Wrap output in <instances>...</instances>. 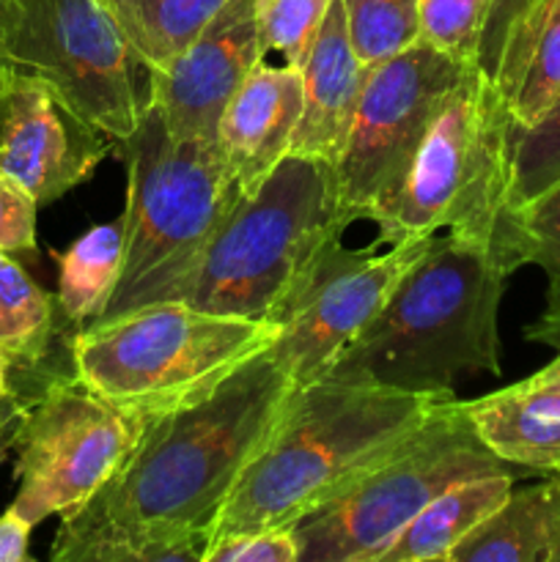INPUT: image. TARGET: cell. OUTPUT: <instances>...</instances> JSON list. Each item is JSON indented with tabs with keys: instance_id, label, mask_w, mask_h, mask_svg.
Wrapping results in <instances>:
<instances>
[{
	"instance_id": "obj_1",
	"label": "cell",
	"mask_w": 560,
	"mask_h": 562,
	"mask_svg": "<svg viewBox=\"0 0 560 562\" xmlns=\"http://www.w3.org/2000/svg\"><path fill=\"white\" fill-rule=\"evenodd\" d=\"M261 351L201 401L148 417L119 472L60 516L55 562H203L209 527L291 393Z\"/></svg>"
},
{
	"instance_id": "obj_2",
	"label": "cell",
	"mask_w": 560,
	"mask_h": 562,
	"mask_svg": "<svg viewBox=\"0 0 560 562\" xmlns=\"http://www.w3.org/2000/svg\"><path fill=\"white\" fill-rule=\"evenodd\" d=\"M511 269L459 236H434L388 302L324 376L415 395H453L456 379L500 376V305Z\"/></svg>"
},
{
	"instance_id": "obj_3",
	"label": "cell",
	"mask_w": 560,
	"mask_h": 562,
	"mask_svg": "<svg viewBox=\"0 0 560 562\" xmlns=\"http://www.w3.org/2000/svg\"><path fill=\"white\" fill-rule=\"evenodd\" d=\"M357 379L322 376L294 387L258 453L209 527V541L291 527L346 477L406 437L439 401Z\"/></svg>"
},
{
	"instance_id": "obj_4",
	"label": "cell",
	"mask_w": 560,
	"mask_h": 562,
	"mask_svg": "<svg viewBox=\"0 0 560 562\" xmlns=\"http://www.w3.org/2000/svg\"><path fill=\"white\" fill-rule=\"evenodd\" d=\"M514 121L481 64L467 66L399 184L371 206L377 245L453 236L486 247L511 272L527 267L525 220L511 184Z\"/></svg>"
},
{
	"instance_id": "obj_5",
	"label": "cell",
	"mask_w": 560,
	"mask_h": 562,
	"mask_svg": "<svg viewBox=\"0 0 560 562\" xmlns=\"http://www.w3.org/2000/svg\"><path fill=\"white\" fill-rule=\"evenodd\" d=\"M335 165L280 159L253 192H242L203 252L184 302L209 313L280 324L291 302L346 228Z\"/></svg>"
},
{
	"instance_id": "obj_6",
	"label": "cell",
	"mask_w": 560,
	"mask_h": 562,
	"mask_svg": "<svg viewBox=\"0 0 560 562\" xmlns=\"http://www.w3.org/2000/svg\"><path fill=\"white\" fill-rule=\"evenodd\" d=\"M113 151L126 168L124 261L97 322L184 302L209 241L242 195L220 143L173 137L152 104Z\"/></svg>"
},
{
	"instance_id": "obj_7",
	"label": "cell",
	"mask_w": 560,
	"mask_h": 562,
	"mask_svg": "<svg viewBox=\"0 0 560 562\" xmlns=\"http://www.w3.org/2000/svg\"><path fill=\"white\" fill-rule=\"evenodd\" d=\"M278 333L272 322L157 302L82 327L69 346L71 371L93 393L154 417L201 401Z\"/></svg>"
},
{
	"instance_id": "obj_8",
	"label": "cell",
	"mask_w": 560,
	"mask_h": 562,
	"mask_svg": "<svg viewBox=\"0 0 560 562\" xmlns=\"http://www.w3.org/2000/svg\"><path fill=\"white\" fill-rule=\"evenodd\" d=\"M478 437L467 401H439L401 442L346 477L291 525L300 562H377L437 494L467 477L508 472Z\"/></svg>"
},
{
	"instance_id": "obj_9",
	"label": "cell",
	"mask_w": 560,
	"mask_h": 562,
	"mask_svg": "<svg viewBox=\"0 0 560 562\" xmlns=\"http://www.w3.org/2000/svg\"><path fill=\"white\" fill-rule=\"evenodd\" d=\"M0 60L47 80L113 143L148 110L146 69L102 0H0Z\"/></svg>"
},
{
	"instance_id": "obj_10",
	"label": "cell",
	"mask_w": 560,
	"mask_h": 562,
	"mask_svg": "<svg viewBox=\"0 0 560 562\" xmlns=\"http://www.w3.org/2000/svg\"><path fill=\"white\" fill-rule=\"evenodd\" d=\"M148 415L113 404L71 373H53L16 431L14 508L33 527L86 505L135 450Z\"/></svg>"
},
{
	"instance_id": "obj_11",
	"label": "cell",
	"mask_w": 560,
	"mask_h": 562,
	"mask_svg": "<svg viewBox=\"0 0 560 562\" xmlns=\"http://www.w3.org/2000/svg\"><path fill=\"white\" fill-rule=\"evenodd\" d=\"M464 69L432 44L417 42L366 71L351 132L335 162L340 201L357 220H366L373 203L399 184Z\"/></svg>"
},
{
	"instance_id": "obj_12",
	"label": "cell",
	"mask_w": 560,
	"mask_h": 562,
	"mask_svg": "<svg viewBox=\"0 0 560 562\" xmlns=\"http://www.w3.org/2000/svg\"><path fill=\"white\" fill-rule=\"evenodd\" d=\"M432 239L434 236H412L388 245L382 256L377 245L346 250L340 241L324 256L280 318V333L269 346V355L283 368L291 387L316 382L335 366Z\"/></svg>"
},
{
	"instance_id": "obj_13",
	"label": "cell",
	"mask_w": 560,
	"mask_h": 562,
	"mask_svg": "<svg viewBox=\"0 0 560 562\" xmlns=\"http://www.w3.org/2000/svg\"><path fill=\"white\" fill-rule=\"evenodd\" d=\"M113 148L47 80L0 60V173L38 206L91 179Z\"/></svg>"
},
{
	"instance_id": "obj_14",
	"label": "cell",
	"mask_w": 560,
	"mask_h": 562,
	"mask_svg": "<svg viewBox=\"0 0 560 562\" xmlns=\"http://www.w3.org/2000/svg\"><path fill=\"white\" fill-rule=\"evenodd\" d=\"M264 55L256 0H228L184 53L148 71V104L173 137L214 143L225 108Z\"/></svg>"
},
{
	"instance_id": "obj_15",
	"label": "cell",
	"mask_w": 560,
	"mask_h": 562,
	"mask_svg": "<svg viewBox=\"0 0 560 562\" xmlns=\"http://www.w3.org/2000/svg\"><path fill=\"white\" fill-rule=\"evenodd\" d=\"M302 113V71L258 64L220 121L217 143L242 192H253L289 157Z\"/></svg>"
},
{
	"instance_id": "obj_16",
	"label": "cell",
	"mask_w": 560,
	"mask_h": 562,
	"mask_svg": "<svg viewBox=\"0 0 560 562\" xmlns=\"http://www.w3.org/2000/svg\"><path fill=\"white\" fill-rule=\"evenodd\" d=\"M300 71L302 113L289 154L335 165L351 132L368 71L351 47L340 0L329 5Z\"/></svg>"
},
{
	"instance_id": "obj_17",
	"label": "cell",
	"mask_w": 560,
	"mask_h": 562,
	"mask_svg": "<svg viewBox=\"0 0 560 562\" xmlns=\"http://www.w3.org/2000/svg\"><path fill=\"white\" fill-rule=\"evenodd\" d=\"M467 415L505 464L560 475V395L536 376L467 401Z\"/></svg>"
},
{
	"instance_id": "obj_18",
	"label": "cell",
	"mask_w": 560,
	"mask_h": 562,
	"mask_svg": "<svg viewBox=\"0 0 560 562\" xmlns=\"http://www.w3.org/2000/svg\"><path fill=\"white\" fill-rule=\"evenodd\" d=\"M514 130H527L560 97V0H533L489 71Z\"/></svg>"
},
{
	"instance_id": "obj_19",
	"label": "cell",
	"mask_w": 560,
	"mask_h": 562,
	"mask_svg": "<svg viewBox=\"0 0 560 562\" xmlns=\"http://www.w3.org/2000/svg\"><path fill=\"white\" fill-rule=\"evenodd\" d=\"M560 547V477L511 488L508 497L461 538L448 562H552Z\"/></svg>"
},
{
	"instance_id": "obj_20",
	"label": "cell",
	"mask_w": 560,
	"mask_h": 562,
	"mask_svg": "<svg viewBox=\"0 0 560 562\" xmlns=\"http://www.w3.org/2000/svg\"><path fill=\"white\" fill-rule=\"evenodd\" d=\"M514 481L508 470L453 483L395 536L377 562H448L456 543L508 497Z\"/></svg>"
},
{
	"instance_id": "obj_21",
	"label": "cell",
	"mask_w": 560,
	"mask_h": 562,
	"mask_svg": "<svg viewBox=\"0 0 560 562\" xmlns=\"http://www.w3.org/2000/svg\"><path fill=\"white\" fill-rule=\"evenodd\" d=\"M228 0H102L146 71L184 53Z\"/></svg>"
},
{
	"instance_id": "obj_22",
	"label": "cell",
	"mask_w": 560,
	"mask_h": 562,
	"mask_svg": "<svg viewBox=\"0 0 560 562\" xmlns=\"http://www.w3.org/2000/svg\"><path fill=\"white\" fill-rule=\"evenodd\" d=\"M124 261V217L99 223L58 256V302L66 322L88 327L108 307Z\"/></svg>"
},
{
	"instance_id": "obj_23",
	"label": "cell",
	"mask_w": 560,
	"mask_h": 562,
	"mask_svg": "<svg viewBox=\"0 0 560 562\" xmlns=\"http://www.w3.org/2000/svg\"><path fill=\"white\" fill-rule=\"evenodd\" d=\"M58 302L9 256L0 252V346L25 373H42L55 340Z\"/></svg>"
},
{
	"instance_id": "obj_24",
	"label": "cell",
	"mask_w": 560,
	"mask_h": 562,
	"mask_svg": "<svg viewBox=\"0 0 560 562\" xmlns=\"http://www.w3.org/2000/svg\"><path fill=\"white\" fill-rule=\"evenodd\" d=\"M351 47L366 69L421 42L417 0H340Z\"/></svg>"
},
{
	"instance_id": "obj_25",
	"label": "cell",
	"mask_w": 560,
	"mask_h": 562,
	"mask_svg": "<svg viewBox=\"0 0 560 562\" xmlns=\"http://www.w3.org/2000/svg\"><path fill=\"white\" fill-rule=\"evenodd\" d=\"M560 181V97L527 130H514L511 184L516 209H525Z\"/></svg>"
},
{
	"instance_id": "obj_26",
	"label": "cell",
	"mask_w": 560,
	"mask_h": 562,
	"mask_svg": "<svg viewBox=\"0 0 560 562\" xmlns=\"http://www.w3.org/2000/svg\"><path fill=\"white\" fill-rule=\"evenodd\" d=\"M494 0H417L421 42L459 64H481V44Z\"/></svg>"
},
{
	"instance_id": "obj_27",
	"label": "cell",
	"mask_w": 560,
	"mask_h": 562,
	"mask_svg": "<svg viewBox=\"0 0 560 562\" xmlns=\"http://www.w3.org/2000/svg\"><path fill=\"white\" fill-rule=\"evenodd\" d=\"M329 5L333 0H256L258 31L267 53H280L283 64L300 69Z\"/></svg>"
},
{
	"instance_id": "obj_28",
	"label": "cell",
	"mask_w": 560,
	"mask_h": 562,
	"mask_svg": "<svg viewBox=\"0 0 560 562\" xmlns=\"http://www.w3.org/2000/svg\"><path fill=\"white\" fill-rule=\"evenodd\" d=\"M203 562H300V543L291 527L236 532L209 541Z\"/></svg>"
},
{
	"instance_id": "obj_29",
	"label": "cell",
	"mask_w": 560,
	"mask_h": 562,
	"mask_svg": "<svg viewBox=\"0 0 560 562\" xmlns=\"http://www.w3.org/2000/svg\"><path fill=\"white\" fill-rule=\"evenodd\" d=\"M527 234V263L560 278V181L522 209Z\"/></svg>"
},
{
	"instance_id": "obj_30",
	"label": "cell",
	"mask_w": 560,
	"mask_h": 562,
	"mask_svg": "<svg viewBox=\"0 0 560 562\" xmlns=\"http://www.w3.org/2000/svg\"><path fill=\"white\" fill-rule=\"evenodd\" d=\"M36 198L0 173V252H36Z\"/></svg>"
},
{
	"instance_id": "obj_31",
	"label": "cell",
	"mask_w": 560,
	"mask_h": 562,
	"mask_svg": "<svg viewBox=\"0 0 560 562\" xmlns=\"http://www.w3.org/2000/svg\"><path fill=\"white\" fill-rule=\"evenodd\" d=\"M530 3L533 0H494L492 16H489V25H486V33H483V44H481L483 69L486 71L494 69V60H497L505 38H508V33L514 31V25L519 22V16L525 14Z\"/></svg>"
},
{
	"instance_id": "obj_32",
	"label": "cell",
	"mask_w": 560,
	"mask_h": 562,
	"mask_svg": "<svg viewBox=\"0 0 560 562\" xmlns=\"http://www.w3.org/2000/svg\"><path fill=\"white\" fill-rule=\"evenodd\" d=\"M33 525L22 519L14 508L0 516V562H27V543H31Z\"/></svg>"
},
{
	"instance_id": "obj_33",
	"label": "cell",
	"mask_w": 560,
	"mask_h": 562,
	"mask_svg": "<svg viewBox=\"0 0 560 562\" xmlns=\"http://www.w3.org/2000/svg\"><path fill=\"white\" fill-rule=\"evenodd\" d=\"M525 335L527 340H533V344L560 349V278L549 280L547 305H544L541 316L525 329Z\"/></svg>"
},
{
	"instance_id": "obj_34",
	"label": "cell",
	"mask_w": 560,
	"mask_h": 562,
	"mask_svg": "<svg viewBox=\"0 0 560 562\" xmlns=\"http://www.w3.org/2000/svg\"><path fill=\"white\" fill-rule=\"evenodd\" d=\"M33 398H20V395H5L0 398V453L9 456L14 450L16 431H20L22 420L27 415V406Z\"/></svg>"
},
{
	"instance_id": "obj_35",
	"label": "cell",
	"mask_w": 560,
	"mask_h": 562,
	"mask_svg": "<svg viewBox=\"0 0 560 562\" xmlns=\"http://www.w3.org/2000/svg\"><path fill=\"white\" fill-rule=\"evenodd\" d=\"M533 376H536L538 382L547 384V387H552L555 393L560 395V349H558V357H555L549 366H544L538 373H533Z\"/></svg>"
},
{
	"instance_id": "obj_36",
	"label": "cell",
	"mask_w": 560,
	"mask_h": 562,
	"mask_svg": "<svg viewBox=\"0 0 560 562\" xmlns=\"http://www.w3.org/2000/svg\"><path fill=\"white\" fill-rule=\"evenodd\" d=\"M560 477V475H558ZM552 562H560V547H558V552H555V560Z\"/></svg>"
},
{
	"instance_id": "obj_37",
	"label": "cell",
	"mask_w": 560,
	"mask_h": 562,
	"mask_svg": "<svg viewBox=\"0 0 560 562\" xmlns=\"http://www.w3.org/2000/svg\"><path fill=\"white\" fill-rule=\"evenodd\" d=\"M3 459H5V456H3V453H0V464H3Z\"/></svg>"
}]
</instances>
